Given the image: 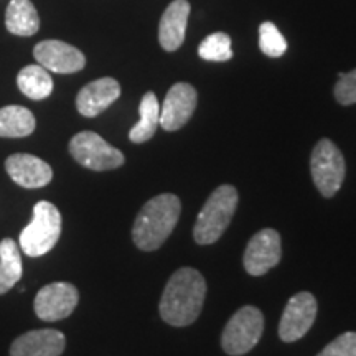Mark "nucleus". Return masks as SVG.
<instances>
[{
  "instance_id": "9b49d317",
  "label": "nucleus",
  "mask_w": 356,
  "mask_h": 356,
  "mask_svg": "<svg viewBox=\"0 0 356 356\" xmlns=\"http://www.w3.org/2000/svg\"><path fill=\"white\" fill-rule=\"evenodd\" d=\"M198 95L188 83H177L167 92L162 109H160V126L168 132L178 131L190 121L197 109Z\"/></svg>"
},
{
  "instance_id": "39448f33",
  "label": "nucleus",
  "mask_w": 356,
  "mask_h": 356,
  "mask_svg": "<svg viewBox=\"0 0 356 356\" xmlns=\"http://www.w3.org/2000/svg\"><path fill=\"white\" fill-rule=\"evenodd\" d=\"M264 332V315L252 305L241 307L229 322L226 323L221 335V346L231 356H241L251 351L259 343Z\"/></svg>"
},
{
  "instance_id": "dca6fc26",
  "label": "nucleus",
  "mask_w": 356,
  "mask_h": 356,
  "mask_svg": "<svg viewBox=\"0 0 356 356\" xmlns=\"http://www.w3.org/2000/svg\"><path fill=\"white\" fill-rule=\"evenodd\" d=\"M188 15V0H173L165 8L159 25V42L163 50L175 51L184 44Z\"/></svg>"
},
{
  "instance_id": "412c9836",
  "label": "nucleus",
  "mask_w": 356,
  "mask_h": 356,
  "mask_svg": "<svg viewBox=\"0 0 356 356\" xmlns=\"http://www.w3.org/2000/svg\"><path fill=\"white\" fill-rule=\"evenodd\" d=\"M35 115L24 106H6L0 109V137H26L35 131Z\"/></svg>"
},
{
  "instance_id": "4be33fe9",
  "label": "nucleus",
  "mask_w": 356,
  "mask_h": 356,
  "mask_svg": "<svg viewBox=\"0 0 356 356\" xmlns=\"http://www.w3.org/2000/svg\"><path fill=\"white\" fill-rule=\"evenodd\" d=\"M198 55L207 61H216V63H222L233 58V51H231V38L229 35L216 32L208 35L207 38L200 43Z\"/></svg>"
},
{
  "instance_id": "f8f14e48",
  "label": "nucleus",
  "mask_w": 356,
  "mask_h": 356,
  "mask_svg": "<svg viewBox=\"0 0 356 356\" xmlns=\"http://www.w3.org/2000/svg\"><path fill=\"white\" fill-rule=\"evenodd\" d=\"M33 56L44 70L60 74H71L81 71L86 58L73 44L60 40H44L33 48Z\"/></svg>"
},
{
  "instance_id": "4468645a",
  "label": "nucleus",
  "mask_w": 356,
  "mask_h": 356,
  "mask_svg": "<svg viewBox=\"0 0 356 356\" xmlns=\"http://www.w3.org/2000/svg\"><path fill=\"white\" fill-rule=\"evenodd\" d=\"M66 338L61 332L43 328L20 335L10 346V356H60L65 351Z\"/></svg>"
},
{
  "instance_id": "423d86ee",
  "label": "nucleus",
  "mask_w": 356,
  "mask_h": 356,
  "mask_svg": "<svg viewBox=\"0 0 356 356\" xmlns=\"http://www.w3.org/2000/svg\"><path fill=\"white\" fill-rule=\"evenodd\" d=\"M310 170L320 193L325 198L335 197L346 175L343 154L330 139L318 140L310 157Z\"/></svg>"
},
{
  "instance_id": "1a4fd4ad",
  "label": "nucleus",
  "mask_w": 356,
  "mask_h": 356,
  "mask_svg": "<svg viewBox=\"0 0 356 356\" xmlns=\"http://www.w3.org/2000/svg\"><path fill=\"white\" fill-rule=\"evenodd\" d=\"M79 292L73 284L53 282L40 289L35 297V314L44 322H58L70 317L76 309Z\"/></svg>"
},
{
  "instance_id": "b1692460",
  "label": "nucleus",
  "mask_w": 356,
  "mask_h": 356,
  "mask_svg": "<svg viewBox=\"0 0 356 356\" xmlns=\"http://www.w3.org/2000/svg\"><path fill=\"white\" fill-rule=\"evenodd\" d=\"M317 356H356V332L341 333Z\"/></svg>"
},
{
  "instance_id": "f3484780",
  "label": "nucleus",
  "mask_w": 356,
  "mask_h": 356,
  "mask_svg": "<svg viewBox=\"0 0 356 356\" xmlns=\"http://www.w3.org/2000/svg\"><path fill=\"white\" fill-rule=\"evenodd\" d=\"M6 26L17 37H32L40 29L37 8L30 0H12L6 12Z\"/></svg>"
},
{
  "instance_id": "5701e85b",
  "label": "nucleus",
  "mask_w": 356,
  "mask_h": 356,
  "mask_svg": "<svg viewBox=\"0 0 356 356\" xmlns=\"http://www.w3.org/2000/svg\"><path fill=\"white\" fill-rule=\"evenodd\" d=\"M259 48L266 56L279 58L287 51V42L273 22H264L259 26Z\"/></svg>"
},
{
  "instance_id": "0eeeda50",
  "label": "nucleus",
  "mask_w": 356,
  "mask_h": 356,
  "mask_svg": "<svg viewBox=\"0 0 356 356\" xmlns=\"http://www.w3.org/2000/svg\"><path fill=\"white\" fill-rule=\"evenodd\" d=\"M70 154L79 165L89 170L104 172L124 165V154L108 144L99 134L84 131L70 140Z\"/></svg>"
},
{
  "instance_id": "9d476101",
  "label": "nucleus",
  "mask_w": 356,
  "mask_h": 356,
  "mask_svg": "<svg viewBox=\"0 0 356 356\" xmlns=\"http://www.w3.org/2000/svg\"><path fill=\"white\" fill-rule=\"evenodd\" d=\"M282 257L280 234L275 229L266 228L251 238L244 251V269L251 275H264L267 270L279 264Z\"/></svg>"
},
{
  "instance_id": "ddd939ff",
  "label": "nucleus",
  "mask_w": 356,
  "mask_h": 356,
  "mask_svg": "<svg viewBox=\"0 0 356 356\" xmlns=\"http://www.w3.org/2000/svg\"><path fill=\"white\" fill-rule=\"evenodd\" d=\"M6 170L17 185L24 188H42L53 178L47 162L30 154H13L6 160Z\"/></svg>"
},
{
  "instance_id": "f03ea898",
  "label": "nucleus",
  "mask_w": 356,
  "mask_h": 356,
  "mask_svg": "<svg viewBox=\"0 0 356 356\" xmlns=\"http://www.w3.org/2000/svg\"><path fill=\"white\" fill-rule=\"evenodd\" d=\"M181 213L180 198L163 193L149 200L134 221L132 239L142 251H155L167 241Z\"/></svg>"
},
{
  "instance_id": "6ab92c4d",
  "label": "nucleus",
  "mask_w": 356,
  "mask_h": 356,
  "mask_svg": "<svg viewBox=\"0 0 356 356\" xmlns=\"http://www.w3.org/2000/svg\"><path fill=\"white\" fill-rule=\"evenodd\" d=\"M17 84H19L20 91L33 101L47 99L53 92V79L50 73L40 65H29L22 68L17 76Z\"/></svg>"
},
{
  "instance_id": "f257e3e1",
  "label": "nucleus",
  "mask_w": 356,
  "mask_h": 356,
  "mask_svg": "<svg viewBox=\"0 0 356 356\" xmlns=\"http://www.w3.org/2000/svg\"><path fill=\"white\" fill-rule=\"evenodd\" d=\"M207 282L193 267H181L168 279L160 299V317L173 327L191 325L202 314Z\"/></svg>"
},
{
  "instance_id": "6e6552de",
  "label": "nucleus",
  "mask_w": 356,
  "mask_h": 356,
  "mask_svg": "<svg viewBox=\"0 0 356 356\" xmlns=\"http://www.w3.org/2000/svg\"><path fill=\"white\" fill-rule=\"evenodd\" d=\"M317 318V299L310 292H299L287 302L279 323V337L286 343L300 340Z\"/></svg>"
},
{
  "instance_id": "aec40b11",
  "label": "nucleus",
  "mask_w": 356,
  "mask_h": 356,
  "mask_svg": "<svg viewBox=\"0 0 356 356\" xmlns=\"http://www.w3.org/2000/svg\"><path fill=\"white\" fill-rule=\"evenodd\" d=\"M22 274L24 267H22L19 244L10 238H6L0 241V293L10 291L22 279Z\"/></svg>"
},
{
  "instance_id": "20e7f679",
  "label": "nucleus",
  "mask_w": 356,
  "mask_h": 356,
  "mask_svg": "<svg viewBox=\"0 0 356 356\" xmlns=\"http://www.w3.org/2000/svg\"><path fill=\"white\" fill-rule=\"evenodd\" d=\"M61 236V215L50 202H38L33 218L20 233V248L26 256L40 257L56 246Z\"/></svg>"
},
{
  "instance_id": "a211bd4d",
  "label": "nucleus",
  "mask_w": 356,
  "mask_h": 356,
  "mask_svg": "<svg viewBox=\"0 0 356 356\" xmlns=\"http://www.w3.org/2000/svg\"><path fill=\"white\" fill-rule=\"evenodd\" d=\"M139 114V122H137L136 126L131 129V132H129V139H131L134 144H144V142L152 139L160 124L159 99L152 91L145 92L144 97H142Z\"/></svg>"
},
{
  "instance_id": "2eb2a0df",
  "label": "nucleus",
  "mask_w": 356,
  "mask_h": 356,
  "mask_svg": "<svg viewBox=\"0 0 356 356\" xmlns=\"http://www.w3.org/2000/svg\"><path fill=\"white\" fill-rule=\"evenodd\" d=\"M121 96V86L114 78L88 83L76 96V108L84 118H96Z\"/></svg>"
},
{
  "instance_id": "393cba45",
  "label": "nucleus",
  "mask_w": 356,
  "mask_h": 356,
  "mask_svg": "<svg viewBox=\"0 0 356 356\" xmlns=\"http://www.w3.org/2000/svg\"><path fill=\"white\" fill-rule=\"evenodd\" d=\"M335 99L341 106L356 104V70L350 73H338Z\"/></svg>"
},
{
  "instance_id": "7ed1b4c3",
  "label": "nucleus",
  "mask_w": 356,
  "mask_h": 356,
  "mask_svg": "<svg viewBox=\"0 0 356 356\" xmlns=\"http://www.w3.org/2000/svg\"><path fill=\"white\" fill-rule=\"evenodd\" d=\"M238 190L233 185H221L213 191L195 222L193 238L198 244H213L221 238L238 207Z\"/></svg>"
}]
</instances>
